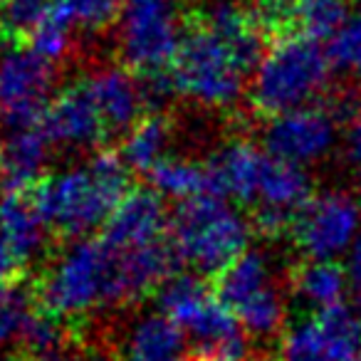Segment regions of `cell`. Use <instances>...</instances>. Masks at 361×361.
I'll return each instance as SVG.
<instances>
[{
	"label": "cell",
	"mask_w": 361,
	"mask_h": 361,
	"mask_svg": "<svg viewBox=\"0 0 361 361\" xmlns=\"http://www.w3.org/2000/svg\"><path fill=\"white\" fill-rule=\"evenodd\" d=\"M169 275L171 260L161 247L121 250L104 235H90L72 240L47 265L37 297L57 319H82L159 292Z\"/></svg>",
	"instance_id": "6da1fadb"
},
{
	"label": "cell",
	"mask_w": 361,
	"mask_h": 361,
	"mask_svg": "<svg viewBox=\"0 0 361 361\" xmlns=\"http://www.w3.org/2000/svg\"><path fill=\"white\" fill-rule=\"evenodd\" d=\"M129 173L119 154L94 151L47 176L32 201L50 231L72 240L90 238L99 226H106L129 193Z\"/></svg>",
	"instance_id": "7a4b0ae2"
},
{
	"label": "cell",
	"mask_w": 361,
	"mask_h": 361,
	"mask_svg": "<svg viewBox=\"0 0 361 361\" xmlns=\"http://www.w3.org/2000/svg\"><path fill=\"white\" fill-rule=\"evenodd\" d=\"M334 67L317 40L300 32L282 35L270 45L250 75L247 97L257 114L280 116L317 104L329 90Z\"/></svg>",
	"instance_id": "3957f363"
},
{
	"label": "cell",
	"mask_w": 361,
	"mask_h": 361,
	"mask_svg": "<svg viewBox=\"0 0 361 361\" xmlns=\"http://www.w3.org/2000/svg\"><path fill=\"white\" fill-rule=\"evenodd\" d=\"M252 223L228 198L203 196L171 213L169 245L193 275H221L250 250Z\"/></svg>",
	"instance_id": "277c9868"
},
{
	"label": "cell",
	"mask_w": 361,
	"mask_h": 361,
	"mask_svg": "<svg viewBox=\"0 0 361 361\" xmlns=\"http://www.w3.org/2000/svg\"><path fill=\"white\" fill-rule=\"evenodd\" d=\"M159 312L191 336L193 361H245V329L201 275H173L156 292Z\"/></svg>",
	"instance_id": "5b68a950"
},
{
	"label": "cell",
	"mask_w": 361,
	"mask_h": 361,
	"mask_svg": "<svg viewBox=\"0 0 361 361\" xmlns=\"http://www.w3.org/2000/svg\"><path fill=\"white\" fill-rule=\"evenodd\" d=\"M252 70L240 55L208 25L186 32L178 57L169 70L173 94L188 104L211 111H226L247 94Z\"/></svg>",
	"instance_id": "8992f818"
},
{
	"label": "cell",
	"mask_w": 361,
	"mask_h": 361,
	"mask_svg": "<svg viewBox=\"0 0 361 361\" xmlns=\"http://www.w3.org/2000/svg\"><path fill=\"white\" fill-rule=\"evenodd\" d=\"M218 300L235 314L247 336L270 339L287 319V295L265 250H247L218 275Z\"/></svg>",
	"instance_id": "52a82bcc"
},
{
	"label": "cell",
	"mask_w": 361,
	"mask_h": 361,
	"mask_svg": "<svg viewBox=\"0 0 361 361\" xmlns=\"http://www.w3.org/2000/svg\"><path fill=\"white\" fill-rule=\"evenodd\" d=\"M186 40L173 0H126L114 25V42L124 67L141 77L171 70Z\"/></svg>",
	"instance_id": "ba28073f"
},
{
	"label": "cell",
	"mask_w": 361,
	"mask_h": 361,
	"mask_svg": "<svg viewBox=\"0 0 361 361\" xmlns=\"http://www.w3.org/2000/svg\"><path fill=\"white\" fill-rule=\"evenodd\" d=\"M57 67L30 45L0 47V121L8 129L37 126L55 99Z\"/></svg>",
	"instance_id": "9c48e42d"
},
{
	"label": "cell",
	"mask_w": 361,
	"mask_h": 361,
	"mask_svg": "<svg viewBox=\"0 0 361 361\" xmlns=\"http://www.w3.org/2000/svg\"><path fill=\"white\" fill-rule=\"evenodd\" d=\"M361 233V203L349 191L329 188L302 206L290 226L295 247L307 260L336 262Z\"/></svg>",
	"instance_id": "30bf717a"
},
{
	"label": "cell",
	"mask_w": 361,
	"mask_h": 361,
	"mask_svg": "<svg viewBox=\"0 0 361 361\" xmlns=\"http://www.w3.org/2000/svg\"><path fill=\"white\" fill-rule=\"evenodd\" d=\"M339 114L329 106L312 104L267 119L262 129V149L285 164L307 166L322 164L339 146Z\"/></svg>",
	"instance_id": "8fae6325"
},
{
	"label": "cell",
	"mask_w": 361,
	"mask_h": 361,
	"mask_svg": "<svg viewBox=\"0 0 361 361\" xmlns=\"http://www.w3.org/2000/svg\"><path fill=\"white\" fill-rule=\"evenodd\" d=\"M90 99L94 102L106 131L126 134L134 124H139L146 114H151L154 97H151L146 77H139L124 65H102L82 77Z\"/></svg>",
	"instance_id": "7c38bea8"
},
{
	"label": "cell",
	"mask_w": 361,
	"mask_h": 361,
	"mask_svg": "<svg viewBox=\"0 0 361 361\" xmlns=\"http://www.w3.org/2000/svg\"><path fill=\"white\" fill-rule=\"evenodd\" d=\"M40 129L55 149L65 151H92L109 139V131L82 82L70 85L52 99Z\"/></svg>",
	"instance_id": "4fadbf2b"
},
{
	"label": "cell",
	"mask_w": 361,
	"mask_h": 361,
	"mask_svg": "<svg viewBox=\"0 0 361 361\" xmlns=\"http://www.w3.org/2000/svg\"><path fill=\"white\" fill-rule=\"evenodd\" d=\"M171 216L166 201L151 188H136L124 196L106 221L104 238L121 250H141L169 240Z\"/></svg>",
	"instance_id": "5bb4252c"
},
{
	"label": "cell",
	"mask_w": 361,
	"mask_h": 361,
	"mask_svg": "<svg viewBox=\"0 0 361 361\" xmlns=\"http://www.w3.org/2000/svg\"><path fill=\"white\" fill-rule=\"evenodd\" d=\"M270 159L272 156L262 146L245 139H235L231 144L221 146L213 154V159L208 161L213 193L228 198V201L255 206L257 191H260Z\"/></svg>",
	"instance_id": "9a60e30c"
},
{
	"label": "cell",
	"mask_w": 361,
	"mask_h": 361,
	"mask_svg": "<svg viewBox=\"0 0 361 361\" xmlns=\"http://www.w3.org/2000/svg\"><path fill=\"white\" fill-rule=\"evenodd\" d=\"M50 139L40 126L8 129L0 139V188L6 193H25L47 178L52 161Z\"/></svg>",
	"instance_id": "2e32d148"
},
{
	"label": "cell",
	"mask_w": 361,
	"mask_h": 361,
	"mask_svg": "<svg viewBox=\"0 0 361 361\" xmlns=\"http://www.w3.org/2000/svg\"><path fill=\"white\" fill-rule=\"evenodd\" d=\"M260 23L270 27L292 25L312 40H329L351 16L349 0H262Z\"/></svg>",
	"instance_id": "e0dca14e"
},
{
	"label": "cell",
	"mask_w": 361,
	"mask_h": 361,
	"mask_svg": "<svg viewBox=\"0 0 361 361\" xmlns=\"http://www.w3.org/2000/svg\"><path fill=\"white\" fill-rule=\"evenodd\" d=\"M121 344L124 361H188L186 334L161 312L136 317Z\"/></svg>",
	"instance_id": "ac0fdd59"
},
{
	"label": "cell",
	"mask_w": 361,
	"mask_h": 361,
	"mask_svg": "<svg viewBox=\"0 0 361 361\" xmlns=\"http://www.w3.org/2000/svg\"><path fill=\"white\" fill-rule=\"evenodd\" d=\"M47 233L50 228L32 198H25V193H6L0 198V235L6 238L25 267L40 260L45 252Z\"/></svg>",
	"instance_id": "d6986e66"
},
{
	"label": "cell",
	"mask_w": 361,
	"mask_h": 361,
	"mask_svg": "<svg viewBox=\"0 0 361 361\" xmlns=\"http://www.w3.org/2000/svg\"><path fill=\"white\" fill-rule=\"evenodd\" d=\"M203 25L211 27L216 35H221L238 55L245 60L250 70H255L257 62L265 55V30L257 18V13H250L235 3H216L206 13Z\"/></svg>",
	"instance_id": "ffe728a7"
},
{
	"label": "cell",
	"mask_w": 361,
	"mask_h": 361,
	"mask_svg": "<svg viewBox=\"0 0 361 361\" xmlns=\"http://www.w3.org/2000/svg\"><path fill=\"white\" fill-rule=\"evenodd\" d=\"M292 295L302 305L312 307L317 314L334 307L344 305V297L349 292L344 265L339 262H324V260H307L292 272Z\"/></svg>",
	"instance_id": "44dd1931"
},
{
	"label": "cell",
	"mask_w": 361,
	"mask_h": 361,
	"mask_svg": "<svg viewBox=\"0 0 361 361\" xmlns=\"http://www.w3.org/2000/svg\"><path fill=\"white\" fill-rule=\"evenodd\" d=\"M171 144H173L171 121L164 114H146L124 134L119 156L129 171L149 176L161 161L171 156Z\"/></svg>",
	"instance_id": "7402d4cb"
},
{
	"label": "cell",
	"mask_w": 361,
	"mask_h": 361,
	"mask_svg": "<svg viewBox=\"0 0 361 361\" xmlns=\"http://www.w3.org/2000/svg\"><path fill=\"white\" fill-rule=\"evenodd\" d=\"M149 183L151 191L159 193L164 201H178V206L203 196H216L208 164L183 156H169L161 161L149 173Z\"/></svg>",
	"instance_id": "603a6c76"
},
{
	"label": "cell",
	"mask_w": 361,
	"mask_h": 361,
	"mask_svg": "<svg viewBox=\"0 0 361 361\" xmlns=\"http://www.w3.org/2000/svg\"><path fill=\"white\" fill-rule=\"evenodd\" d=\"M50 13L77 37H94L119 20V0H52Z\"/></svg>",
	"instance_id": "cb8c5ba5"
},
{
	"label": "cell",
	"mask_w": 361,
	"mask_h": 361,
	"mask_svg": "<svg viewBox=\"0 0 361 361\" xmlns=\"http://www.w3.org/2000/svg\"><path fill=\"white\" fill-rule=\"evenodd\" d=\"M314 317L324 331L331 359L361 361V317L351 307L339 305Z\"/></svg>",
	"instance_id": "d4e9b609"
},
{
	"label": "cell",
	"mask_w": 361,
	"mask_h": 361,
	"mask_svg": "<svg viewBox=\"0 0 361 361\" xmlns=\"http://www.w3.org/2000/svg\"><path fill=\"white\" fill-rule=\"evenodd\" d=\"M18 344L23 346V351H25L30 361H45L70 346L67 344L65 329H62V319L52 317L45 310L32 312L30 319L23 326V334L18 339Z\"/></svg>",
	"instance_id": "484cf974"
},
{
	"label": "cell",
	"mask_w": 361,
	"mask_h": 361,
	"mask_svg": "<svg viewBox=\"0 0 361 361\" xmlns=\"http://www.w3.org/2000/svg\"><path fill=\"white\" fill-rule=\"evenodd\" d=\"M280 361H334L317 317L297 322L285 331L280 341Z\"/></svg>",
	"instance_id": "4316f807"
},
{
	"label": "cell",
	"mask_w": 361,
	"mask_h": 361,
	"mask_svg": "<svg viewBox=\"0 0 361 361\" xmlns=\"http://www.w3.org/2000/svg\"><path fill=\"white\" fill-rule=\"evenodd\" d=\"M326 55H329L334 70L351 77H361V13L346 18L344 25L329 37Z\"/></svg>",
	"instance_id": "83f0119b"
},
{
	"label": "cell",
	"mask_w": 361,
	"mask_h": 361,
	"mask_svg": "<svg viewBox=\"0 0 361 361\" xmlns=\"http://www.w3.org/2000/svg\"><path fill=\"white\" fill-rule=\"evenodd\" d=\"M30 297L23 287L13 285H0V346L18 341L23 334V326L32 314Z\"/></svg>",
	"instance_id": "f1b7e54d"
},
{
	"label": "cell",
	"mask_w": 361,
	"mask_h": 361,
	"mask_svg": "<svg viewBox=\"0 0 361 361\" xmlns=\"http://www.w3.org/2000/svg\"><path fill=\"white\" fill-rule=\"evenodd\" d=\"M27 37H30L32 50H35L37 55L45 57V60H50L52 65H57V62H62L65 57H70L72 50H75V42H77L75 32H72L70 27L62 25L50 11H47L45 20H42Z\"/></svg>",
	"instance_id": "f546056e"
},
{
	"label": "cell",
	"mask_w": 361,
	"mask_h": 361,
	"mask_svg": "<svg viewBox=\"0 0 361 361\" xmlns=\"http://www.w3.org/2000/svg\"><path fill=\"white\" fill-rule=\"evenodd\" d=\"M52 0H6L3 16H6V27L18 35H30L50 11Z\"/></svg>",
	"instance_id": "4dcf8cb0"
},
{
	"label": "cell",
	"mask_w": 361,
	"mask_h": 361,
	"mask_svg": "<svg viewBox=\"0 0 361 361\" xmlns=\"http://www.w3.org/2000/svg\"><path fill=\"white\" fill-rule=\"evenodd\" d=\"M339 149L344 156V164L351 171L361 173V114L354 111L344 119L341 124V136H339Z\"/></svg>",
	"instance_id": "1f68e13d"
},
{
	"label": "cell",
	"mask_w": 361,
	"mask_h": 361,
	"mask_svg": "<svg viewBox=\"0 0 361 361\" xmlns=\"http://www.w3.org/2000/svg\"><path fill=\"white\" fill-rule=\"evenodd\" d=\"M25 270V262L16 255V250L8 245L6 238L0 235V285H13Z\"/></svg>",
	"instance_id": "d6a6232c"
},
{
	"label": "cell",
	"mask_w": 361,
	"mask_h": 361,
	"mask_svg": "<svg viewBox=\"0 0 361 361\" xmlns=\"http://www.w3.org/2000/svg\"><path fill=\"white\" fill-rule=\"evenodd\" d=\"M344 272L346 282H349V292L361 305V233L354 240V245L349 247V252L344 255Z\"/></svg>",
	"instance_id": "836d02e7"
},
{
	"label": "cell",
	"mask_w": 361,
	"mask_h": 361,
	"mask_svg": "<svg viewBox=\"0 0 361 361\" xmlns=\"http://www.w3.org/2000/svg\"><path fill=\"white\" fill-rule=\"evenodd\" d=\"M6 32V16H3V3H0V37Z\"/></svg>",
	"instance_id": "e575fe53"
},
{
	"label": "cell",
	"mask_w": 361,
	"mask_h": 361,
	"mask_svg": "<svg viewBox=\"0 0 361 361\" xmlns=\"http://www.w3.org/2000/svg\"><path fill=\"white\" fill-rule=\"evenodd\" d=\"M252 3H262V0H252Z\"/></svg>",
	"instance_id": "d590c367"
}]
</instances>
